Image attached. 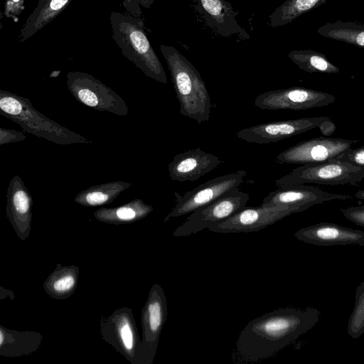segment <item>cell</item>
<instances>
[{
  "mask_svg": "<svg viewBox=\"0 0 364 364\" xmlns=\"http://www.w3.org/2000/svg\"><path fill=\"white\" fill-rule=\"evenodd\" d=\"M314 307L279 308L250 321L236 341L239 357L257 362L275 355L311 329L319 321Z\"/></svg>",
  "mask_w": 364,
  "mask_h": 364,
  "instance_id": "cell-1",
  "label": "cell"
},
{
  "mask_svg": "<svg viewBox=\"0 0 364 364\" xmlns=\"http://www.w3.org/2000/svg\"><path fill=\"white\" fill-rule=\"evenodd\" d=\"M67 85L75 100L85 106L119 116L128 114V107L124 100L88 73L69 72Z\"/></svg>",
  "mask_w": 364,
  "mask_h": 364,
  "instance_id": "cell-6",
  "label": "cell"
},
{
  "mask_svg": "<svg viewBox=\"0 0 364 364\" xmlns=\"http://www.w3.org/2000/svg\"><path fill=\"white\" fill-rule=\"evenodd\" d=\"M295 207H245L222 223L210 225V231L218 233L257 232L275 223L286 216L300 213Z\"/></svg>",
  "mask_w": 364,
  "mask_h": 364,
  "instance_id": "cell-9",
  "label": "cell"
},
{
  "mask_svg": "<svg viewBox=\"0 0 364 364\" xmlns=\"http://www.w3.org/2000/svg\"><path fill=\"white\" fill-rule=\"evenodd\" d=\"M326 1V0H287L269 16V26L278 28L288 24Z\"/></svg>",
  "mask_w": 364,
  "mask_h": 364,
  "instance_id": "cell-19",
  "label": "cell"
},
{
  "mask_svg": "<svg viewBox=\"0 0 364 364\" xmlns=\"http://www.w3.org/2000/svg\"><path fill=\"white\" fill-rule=\"evenodd\" d=\"M335 96L303 87H291L265 92L259 95L255 105L262 109L304 110L333 103Z\"/></svg>",
  "mask_w": 364,
  "mask_h": 364,
  "instance_id": "cell-10",
  "label": "cell"
},
{
  "mask_svg": "<svg viewBox=\"0 0 364 364\" xmlns=\"http://www.w3.org/2000/svg\"><path fill=\"white\" fill-rule=\"evenodd\" d=\"M288 57L305 72L333 74L340 71L324 54L315 50H294L288 53Z\"/></svg>",
  "mask_w": 364,
  "mask_h": 364,
  "instance_id": "cell-21",
  "label": "cell"
},
{
  "mask_svg": "<svg viewBox=\"0 0 364 364\" xmlns=\"http://www.w3.org/2000/svg\"><path fill=\"white\" fill-rule=\"evenodd\" d=\"M59 73H60V71H58V72L55 71V72H53V73L50 74V77H57Z\"/></svg>",
  "mask_w": 364,
  "mask_h": 364,
  "instance_id": "cell-32",
  "label": "cell"
},
{
  "mask_svg": "<svg viewBox=\"0 0 364 364\" xmlns=\"http://www.w3.org/2000/svg\"><path fill=\"white\" fill-rule=\"evenodd\" d=\"M14 1H18V0H14Z\"/></svg>",
  "mask_w": 364,
  "mask_h": 364,
  "instance_id": "cell-34",
  "label": "cell"
},
{
  "mask_svg": "<svg viewBox=\"0 0 364 364\" xmlns=\"http://www.w3.org/2000/svg\"><path fill=\"white\" fill-rule=\"evenodd\" d=\"M70 0H43L26 21L22 31L26 40L56 16Z\"/></svg>",
  "mask_w": 364,
  "mask_h": 364,
  "instance_id": "cell-20",
  "label": "cell"
},
{
  "mask_svg": "<svg viewBox=\"0 0 364 364\" xmlns=\"http://www.w3.org/2000/svg\"><path fill=\"white\" fill-rule=\"evenodd\" d=\"M27 136L15 129L0 127V145L25 140Z\"/></svg>",
  "mask_w": 364,
  "mask_h": 364,
  "instance_id": "cell-26",
  "label": "cell"
},
{
  "mask_svg": "<svg viewBox=\"0 0 364 364\" xmlns=\"http://www.w3.org/2000/svg\"><path fill=\"white\" fill-rule=\"evenodd\" d=\"M223 163L218 156L198 147L176 154L168 164V171L172 181H194Z\"/></svg>",
  "mask_w": 364,
  "mask_h": 364,
  "instance_id": "cell-16",
  "label": "cell"
},
{
  "mask_svg": "<svg viewBox=\"0 0 364 364\" xmlns=\"http://www.w3.org/2000/svg\"><path fill=\"white\" fill-rule=\"evenodd\" d=\"M328 119V117H315L262 123L242 129L236 132V136L249 143L266 144L318 127Z\"/></svg>",
  "mask_w": 364,
  "mask_h": 364,
  "instance_id": "cell-12",
  "label": "cell"
},
{
  "mask_svg": "<svg viewBox=\"0 0 364 364\" xmlns=\"http://www.w3.org/2000/svg\"><path fill=\"white\" fill-rule=\"evenodd\" d=\"M336 159L364 168V146L353 149H348L340 154Z\"/></svg>",
  "mask_w": 364,
  "mask_h": 364,
  "instance_id": "cell-24",
  "label": "cell"
},
{
  "mask_svg": "<svg viewBox=\"0 0 364 364\" xmlns=\"http://www.w3.org/2000/svg\"><path fill=\"white\" fill-rule=\"evenodd\" d=\"M354 196L360 200H364V189L357 191L354 194Z\"/></svg>",
  "mask_w": 364,
  "mask_h": 364,
  "instance_id": "cell-31",
  "label": "cell"
},
{
  "mask_svg": "<svg viewBox=\"0 0 364 364\" xmlns=\"http://www.w3.org/2000/svg\"><path fill=\"white\" fill-rule=\"evenodd\" d=\"M247 174L245 171L240 170L212 178L183 195L175 192V205L165 218L164 222L191 213L213 202L229 191L240 186Z\"/></svg>",
  "mask_w": 364,
  "mask_h": 364,
  "instance_id": "cell-8",
  "label": "cell"
},
{
  "mask_svg": "<svg viewBox=\"0 0 364 364\" xmlns=\"http://www.w3.org/2000/svg\"><path fill=\"white\" fill-rule=\"evenodd\" d=\"M179 102V112L198 124L208 122L211 100L199 72L176 48L160 45Z\"/></svg>",
  "mask_w": 364,
  "mask_h": 364,
  "instance_id": "cell-2",
  "label": "cell"
},
{
  "mask_svg": "<svg viewBox=\"0 0 364 364\" xmlns=\"http://www.w3.org/2000/svg\"><path fill=\"white\" fill-rule=\"evenodd\" d=\"M3 341H4V337H3L2 333L1 332L0 333V344L1 345L3 343Z\"/></svg>",
  "mask_w": 364,
  "mask_h": 364,
  "instance_id": "cell-33",
  "label": "cell"
},
{
  "mask_svg": "<svg viewBox=\"0 0 364 364\" xmlns=\"http://www.w3.org/2000/svg\"><path fill=\"white\" fill-rule=\"evenodd\" d=\"M364 179V168L336 159L304 164L275 181L277 187L314 183L323 186L350 184L358 186Z\"/></svg>",
  "mask_w": 364,
  "mask_h": 364,
  "instance_id": "cell-5",
  "label": "cell"
},
{
  "mask_svg": "<svg viewBox=\"0 0 364 364\" xmlns=\"http://www.w3.org/2000/svg\"><path fill=\"white\" fill-rule=\"evenodd\" d=\"M110 21L114 41L123 55L147 77L163 84L167 82L164 67L154 50L136 17L114 11Z\"/></svg>",
  "mask_w": 364,
  "mask_h": 364,
  "instance_id": "cell-4",
  "label": "cell"
},
{
  "mask_svg": "<svg viewBox=\"0 0 364 364\" xmlns=\"http://www.w3.org/2000/svg\"><path fill=\"white\" fill-rule=\"evenodd\" d=\"M120 336L124 346L130 350L133 346V336L128 323H124L120 329Z\"/></svg>",
  "mask_w": 364,
  "mask_h": 364,
  "instance_id": "cell-28",
  "label": "cell"
},
{
  "mask_svg": "<svg viewBox=\"0 0 364 364\" xmlns=\"http://www.w3.org/2000/svg\"><path fill=\"white\" fill-rule=\"evenodd\" d=\"M131 186L132 183L122 181L92 186L78 193L75 201L87 206L106 204Z\"/></svg>",
  "mask_w": 364,
  "mask_h": 364,
  "instance_id": "cell-17",
  "label": "cell"
},
{
  "mask_svg": "<svg viewBox=\"0 0 364 364\" xmlns=\"http://www.w3.org/2000/svg\"><path fill=\"white\" fill-rule=\"evenodd\" d=\"M146 313L148 331L151 334L152 340L155 341L166 321L167 314L166 299L159 287L154 289Z\"/></svg>",
  "mask_w": 364,
  "mask_h": 364,
  "instance_id": "cell-22",
  "label": "cell"
},
{
  "mask_svg": "<svg viewBox=\"0 0 364 364\" xmlns=\"http://www.w3.org/2000/svg\"><path fill=\"white\" fill-rule=\"evenodd\" d=\"M294 236L305 243L318 246H364V232L331 223H318L302 228Z\"/></svg>",
  "mask_w": 364,
  "mask_h": 364,
  "instance_id": "cell-15",
  "label": "cell"
},
{
  "mask_svg": "<svg viewBox=\"0 0 364 364\" xmlns=\"http://www.w3.org/2000/svg\"><path fill=\"white\" fill-rule=\"evenodd\" d=\"M318 127L324 135H331L336 129V126L331 119L323 122Z\"/></svg>",
  "mask_w": 364,
  "mask_h": 364,
  "instance_id": "cell-29",
  "label": "cell"
},
{
  "mask_svg": "<svg viewBox=\"0 0 364 364\" xmlns=\"http://www.w3.org/2000/svg\"><path fill=\"white\" fill-rule=\"evenodd\" d=\"M353 196L332 193L318 188L304 184L278 187L270 192L262 200V206L295 207L304 211L312 205L333 200L350 199Z\"/></svg>",
  "mask_w": 364,
  "mask_h": 364,
  "instance_id": "cell-13",
  "label": "cell"
},
{
  "mask_svg": "<svg viewBox=\"0 0 364 364\" xmlns=\"http://www.w3.org/2000/svg\"><path fill=\"white\" fill-rule=\"evenodd\" d=\"M0 114L19 124L25 132L57 144L92 142L43 114L29 99L2 90H0Z\"/></svg>",
  "mask_w": 364,
  "mask_h": 364,
  "instance_id": "cell-3",
  "label": "cell"
},
{
  "mask_svg": "<svg viewBox=\"0 0 364 364\" xmlns=\"http://www.w3.org/2000/svg\"><path fill=\"white\" fill-rule=\"evenodd\" d=\"M248 193L235 188L213 202L193 212L173 232L175 237L196 234L210 225L222 223L246 206Z\"/></svg>",
  "mask_w": 364,
  "mask_h": 364,
  "instance_id": "cell-7",
  "label": "cell"
},
{
  "mask_svg": "<svg viewBox=\"0 0 364 364\" xmlns=\"http://www.w3.org/2000/svg\"><path fill=\"white\" fill-rule=\"evenodd\" d=\"M74 284V277L71 275H66L56 280L53 284V288L57 291L63 292L71 289Z\"/></svg>",
  "mask_w": 364,
  "mask_h": 364,
  "instance_id": "cell-27",
  "label": "cell"
},
{
  "mask_svg": "<svg viewBox=\"0 0 364 364\" xmlns=\"http://www.w3.org/2000/svg\"><path fill=\"white\" fill-rule=\"evenodd\" d=\"M154 0H136L138 4H140L145 8H150Z\"/></svg>",
  "mask_w": 364,
  "mask_h": 364,
  "instance_id": "cell-30",
  "label": "cell"
},
{
  "mask_svg": "<svg viewBox=\"0 0 364 364\" xmlns=\"http://www.w3.org/2000/svg\"><path fill=\"white\" fill-rule=\"evenodd\" d=\"M195 9L205 24L216 33L238 41L250 39L249 33L238 23V13L225 0H193Z\"/></svg>",
  "mask_w": 364,
  "mask_h": 364,
  "instance_id": "cell-14",
  "label": "cell"
},
{
  "mask_svg": "<svg viewBox=\"0 0 364 364\" xmlns=\"http://www.w3.org/2000/svg\"><path fill=\"white\" fill-rule=\"evenodd\" d=\"M347 332L354 339L364 333V280L356 289L355 305L348 320Z\"/></svg>",
  "mask_w": 364,
  "mask_h": 364,
  "instance_id": "cell-23",
  "label": "cell"
},
{
  "mask_svg": "<svg viewBox=\"0 0 364 364\" xmlns=\"http://www.w3.org/2000/svg\"><path fill=\"white\" fill-rule=\"evenodd\" d=\"M358 140L320 136L302 141L282 151L275 161L282 164H308L336 159Z\"/></svg>",
  "mask_w": 364,
  "mask_h": 364,
  "instance_id": "cell-11",
  "label": "cell"
},
{
  "mask_svg": "<svg viewBox=\"0 0 364 364\" xmlns=\"http://www.w3.org/2000/svg\"><path fill=\"white\" fill-rule=\"evenodd\" d=\"M343 216L357 225L364 228V205L341 210Z\"/></svg>",
  "mask_w": 364,
  "mask_h": 364,
  "instance_id": "cell-25",
  "label": "cell"
},
{
  "mask_svg": "<svg viewBox=\"0 0 364 364\" xmlns=\"http://www.w3.org/2000/svg\"><path fill=\"white\" fill-rule=\"evenodd\" d=\"M321 36L364 48V24L352 21L326 23L317 29Z\"/></svg>",
  "mask_w": 364,
  "mask_h": 364,
  "instance_id": "cell-18",
  "label": "cell"
}]
</instances>
